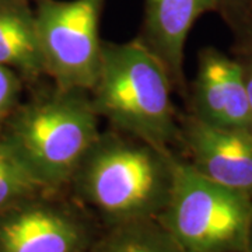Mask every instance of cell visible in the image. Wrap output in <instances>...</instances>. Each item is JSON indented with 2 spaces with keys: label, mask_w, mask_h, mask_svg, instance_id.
<instances>
[{
  "label": "cell",
  "mask_w": 252,
  "mask_h": 252,
  "mask_svg": "<svg viewBox=\"0 0 252 252\" xmlns=\"http://www.w3.org/2000/svg\"><path fill=\"white\" fill-rule=\"evenodd\" d=\"M252 198L195 171L180 157L167 206L157 220L182 252H247Z\"/></svg>",
  "instance_id": "4"
},
{
  "label": "cell",
  "mask_w": 252,
  "mask_h": 252,
  "mask_svg": "<svg viewBox=\"0 0 252 252\" xmlns=\"http://www.w3.org/2000/svg\"><path fill=\"white\" fill-rule=\"evenodd\" d=\"M247 252H252V215L248 225V235H247Z\"/></svg>",
  "instance_id": "17"
},
{
  "label": "cell",
  "mask_w": 252,
  "mask_h": 252,
  "mask_svg": "<svg viewBox=\"0 0 252 252\" xmlns=\"http://www.w3.org/2000/svg\"><path fill=\"white\" fill-rule=\"evenodd\" d=\"M101 228L66 192L42 190L0 210V252H86Z\"/></svg>",
  "instance_id": "6"
},
{
  "label": "cell",
  "mask_w": 252,
  "mask_h": 252,
  "mask_svg": "<svg viewBox=\"0 0 252 252\" xmlns=\"http://www.w3.org/2000/svg\"><path fill=\"white\" fill-rule=\"evenodd\" d=\"M241 61L244 72V80H245V87H247V94L250 99V107L252 111V56H238Z\"/></svg>",
  "instance_id": "16"
},
{
  "label": "cell",
  "mask_w": 252,
  "mask_h": 252,
  "mask_svg": "<svg viewBox=\"0 0 252 252\" xmlns=\"http://www.w3.org/2000/svg\"><path fill=\"white\" fill-rule=\"evenodd\" d=\"M217 11V0H144L137 39L164 64L174 90L185 91L184 52L189 31L200 16Z\"/></svg>",
  "instance_id": "9"
},
{
  "label": "cell",
  "mask_w": 252,
  "mask_h": 252,
  "mask_svg": "<svg viewBox=\"0 0 252 252\" xmlns=\"http://www.w3.org/2000/svg\"><path fill=\"white\" fill-rule=\"evenodd\" d=\"M0 64L31 86L46 76L31 0H0Z\"/></svg>",
  "instance_id": "10"
},
{
  "label": "cell",
  "mask_w": 252,
  "mask_h": 252,
  "mask_svg": "<svg viewBox=\"0 0 252 252\" xmlns=\"http://www.w3.org/2000/svg\"><path fill=\"white\" fill-rule=\"evenodd\" d=\"M177 143L189 165L217 184L252 198V132L178 115Z\"/></svg>",
  "instance_id": "7"
},
{
  "label": "cell",
  "mask_w": 252,
  "mask_h": 252,
  "mask_svg": "<svg viewBox=\"0 0 252 252\" xmlns=\"http://www.w3.org/2000/svg\"><path fill=\"white\" fill-rule=\"evenodd\" d=\"M86 252H182L157 219L102 227Z\"/></svg>",
  "instance_id": "11"
},
{
  "label": "cell",
  "mask_w": 252,
  "mask_h": 252,
  "mask_svg": "<svg viewBox=\"0 0 252 252\" xmlns=\"http://www.w3.org/2000/svg\"><path fill=\"white\" fill-rule=\"evenodd\" d=\"M44 189L28 174L13 152L0 139V210L20 203Z\"/></svg>",
  "instance_id": "12"
},
{
  "label": "cell",
  "mask_w": 252,
  "mask_h": 252,
  "mask_svg": "<svg viewBox=\"0 0 252 252\" xmlns=\"http://www.w3.org/2000/svg\"><path fill=\"white\" fill-rule=\"evenodd\" d=\"M234 31L238 39L240 56H252V10L234 28Z\"/></svg>",
  "instance_id": "15"
},
{
  "label": "cell",
  "mask_w": 252,
  "mask_h": 252,
  "mask_svg": "<svg viewBox=\"0 0 252 252\" xmlns=\"http://www.w3.org/2000/svg\"><path fill=\"white\" fill-rule=\"evenodd\" d=\"M167 69L136 38L102 44L93 105L111 127L149 143L171 149L178 139V115L172 104Z\"/></svg>",
  "instance_id": "3"
},
{
  "label": "cell",
  "mask_w": 252,
  "mask_h": 252,
  "mask_svg": "<svg viewBox=\"0 0 252 252\" xmlns=\"http://www.w3.org/2000/svg\"><path fill=\"white\" fill-rule=\"evenodd\" d=\"M26 81L7 66L0 64V132L11 112L21 102Z\"/></svg>",
  "instance_id": "13"
},
{
  "label": "cell",
  "mask_w": 252,
  "mask_h": 252,
  "mask_svg": "<svg viewBox=\"0 0 252 252\" xmlns=\"http://www.w3.org/2000/svg\"><path fill=\"white\" fill-rule=\"evenodd\" d=\"M252 10V0H217V13L235 28Z\"/></svg>",
  "instance_id": "14"
},
{
  "label": "cell",
  "mask_w": 252,
  "mask_h": 252,
  "mask_svg": "<svg viewBox=\"0 0 252 252\" xmlns=\"http://www.w3.org/2000/svg\"><path fill=\"white\" fill-rule=\"evenodd\" d=\"M180 156L111 127L99 132L66 192L101 227L157 219L171 195Z\"/></svg>",
  "instance_id": "1"
},
{
  "label": "cell",
  "mask_w": 252,
  "mask_h": 252,
  "mask_svg": "<svg viewBox=\"0 0 252 252\" xmlns=\"http://www.w3.org/2000/svg\"><path fill=\"white\" fill-rule=\"evenodd\" d=\"M31 1H32V3H35V1H36V0H31Z\"/></svg>",
  "instance_id": "18"
},
{
  "label": "cell",
  "mask_w": 252,
  "mask_h": 252,
  "mask_svg": "<svg viewBox=\"0 0 252 252\" xmlns=\"http://www.w3.org/2000/svg\"><path fill=\"white\" fill-rule=\"evenodd\" d=\"M107 0H36L34 3L46 76L61 89L90 91L98 77L99 21Z\"/></svg>",
  "instance_id": "5"
},
{
  "label": "cell",
  "mask_w": 252,
  "mask_h": 252,
  "mask_svg": "<svg viewBox=\"0 0 252 252\" xmlns=\"http://www.w3.org/2000/svg\"><path fill=\"white\" fill-rule=\"evenodd\" d=\"M189 105V114L205 124L252 132L241 61L213 46L203 48L198 56Z\"/></svg>",
  "instance_id": "8"
},
{
  "label": "cell",
  "mask_w": 252,
  "mask_h": 252,
  "mask_svg": "<svg viewBox=\"0 0 252 252\" xmlns=\"http://www.w3.org/2000/svg\"><path fill=\"white\" fill-rule=\"evenodd\" d=\"M98 125L90 91L52 83L18 104L0 139L44 190L66 192Z\"/></svg>",
  "instance_id": "2"
}]
</instances>
